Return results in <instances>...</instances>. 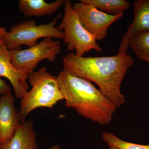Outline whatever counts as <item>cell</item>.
<instances>
[{
  "label": "cell",
  "instance_id": "ac0fdd59",
  "mask_svg": "<svg viewBox=\"0 0 149 149\" xmlns=\"http://www.w3.org/2000/svg\"><path fill=\"white\" fill-rule=\"evenodd\" d=\"M47 149H61V148L58 145H55V146L52 147V148H49Z\"/></svg>",
  "mask_w": 149,
  "mask_h": 149
},
{
  "label": "cell",
  "instance_id": "30bf717a",
  "mask_svg": "<svg viewBox=\"0 0 149 149\" xmlns=\"http://www.w3.org/2000/svg\"><path fill=\"white\" fill-rule=\"evenodd\" d=\"M134 19L123 37L118 54H127L128 43L133 35L149 30V0H136L133 4Z\"/></svg>",
  "mask_w": 149,
  "mask_h": 149
},
{
  "label": "cell",
  "instance_id": "7a4b0ae2",
  "mask_svg": "<svg viewBox=\"0 0 149 149\" xmlns=\"http://www.w3.org/2000/svg\"><path fill=\"white\" fill-rule=\"evenodd\" d=\"M57 78L65 106L101 125L111 122L117 107L91 81L70 74L64 68Z\"/></svg>",
  "mask_w": 149,
  "mask_h": 149
},
{
  "label": "cell",
  "instance_id": "4fadbf2b",
  "mask_svg": "<svg viewBox=\"0 0 149 149\" xmlns=\"http://www.w3.org/2000/svg\"><path fill=\"white\" fill-rule=\"evenodd\" d=\"M80 1L91 4L99 10L111 15L123 13L130 6V3L125 0H80Z\"/></svg>",
  "mask_w": 149,
  "mask_h": 149
},
{
  "label": "cell",
  "instance_id": "ffe728a7",
  "mask_svg": "<svg viewBox=\"0 0 149 149\" xmlns=\"http://www.w3.org/2000/svg\"></svg>",
  "mask_w": 149,
  "mask_h": 149
},
{
  "label": "cell",
  "instance_id": "277c9868",
  "mask_svg": "<svg viewBox=\"0 0 149 149\" xmlns=\"http://www.w3.org/2000/svg\"><path fill=\"white\" fill-rule=\"evenodd\" d=\"M61 16V13H58L48 24L38 25L35 20L28 19L15 24L8 32L4 43L8 49L13 50L20 49L22 45L29 47L35 46L40 38L51 37L64 40V32L58 26L56 27L58 20Z\"/></svg>",
  "mask_w": 149,
  "mask_h": 149
},
{
  "label": "cell",
  "instance_id": "e0dca14e",
  "mask_svg": "<svg viewBox=\"0 0 149 149\" xmlns=\"http://www.w3.org/2000/svg\"><path fill=\"white\" fill-rule=\"evenodd\" d=\"M8 31L5 28L0 26V43H4V40L7 34Z\"/></svg>",
  "mask_w": 149,
  "mask_h": 149
},
{
  "label": "cell",
  "instance_id": "52a82bcc",
  "mask_svg": "<svg viewBox=\"0 0 149 149\" xmlns=\"http://www.w3.org/2000/svg\"><path fill=\"white\" fill-rule=\"evenodd\" d=\"M72 7L85 29L95 36L97 40L104 39L109 26L122 18L123 15H111L99 10L91 4L80 2L75 3Z\"/></svg>",
  "mask_w": 149,
  "mask_h": 149
},
{
  "label": "cell",
  "instance_id": "5b68a950",
  "mask_svg": "<svg viewBox=\"0 0 149 149\" xmlns=\"http://www.w3.org/2000/svg\"><path fill=\"white\" fill-rule=\"evenodd\" d=\"M72 6L70 1H65L64 16L58 26L64 32L63 40L67 49L75 50V55L78 56H83L85 53L92 49L101 52V47L97 43L95 37L85 29Z\"/></svg>",
  "mask_w": 149,
  "mask_h": 149
},
{
  "label": "cell",
  "instance_id": "9c48e42d",
  "mask_svg": "<svg viewBox=\"0 0 149 149\" xmlns=\"http://www.w3.org/2000/svg\"><path fill=\"white\" fill-rule=\"evenodd\" d=\"M29 73L27 69H17L13 66L10 50L4 43H0V77L10 82L17 99L21 100L28 92L29 85L26 80Z\"/></svg>",
  "mask_w": 149,
  "mask_h": 149
},
{
  "label": "cell",
  "instance_id": "ba28073f",
  "mask_svg": "<svg viewBox=\"0 0 149 149\" xmlns=\"http://www.w3.org/2000/svg\"><path fill=\"white\" fill-rule=\"evenodd\" d=\"M15 98L11 93L0 96V149L9 143L20 124L18 111L14 106Z\"/></svg>",
  "mask_w": 149,
  "mask_h": 149
},
{
  "label": "cell",
  "instance_id": "8fae6325",
  "mask_svg": "<svg viewBox=\"0 0 149 149\" xmlns=\"http://www.w3.org/2000/svg\"><path fill=\"white\" fill-rule=\"evenodd\" d=\"M4 149H37L36 132L32 119L20 124Z\"/></svg>",
  "mask_w": 149,
  "mask_h": 149
},
{
  "label": "cell",
  "instance_id": "8992f818",
  "mask_svg": "<svg viewBox=\"0 0 149 149\" xmlns=\"http://www.w3.org/2000/svg\"><path fill=\"white\" fill-rule=\"evenodd\" d=\"M61 43L51 37L44 38L40 43L25 49L10 50L12 64L17 69L34 71L38 63L43 60L52 62L61 52Z\"/></svg>",
  "mask_w": 149,
  "mask_h": 149
},
{
  "label": "cell",
  "instance_id": "9a60e30c",
  "mask_svg": "<svg viewBox=\"0 0 149 149\" xmlns=\"http://www.w3.org/2000/svg\"><path fill=\"white\" fill-rule=\"evenodd\" d=\"M102 139L109 147L115 146L119 149H149V145H140L126 142L108 132L102 133Z\"/></svg>",
  "mask_w": 149,
  "mask_h": 149
},
{
  "label": "cell",
  "instance_id": "d6986e66",
  "mask_svg": "<svg viewBox=\"0 0 149 149\" xmlns=\"http://www.w3.org/2000/svg\"><path fill=\"white\" fill-rule=\"evenodd\" d=\"M109 149H119L117 147L115 146H111L109 148Z\"/></svg>",
  "mask_w": 149,
  "mask_h": 149
},
{
  "label": "cell",
  "instance_id": "5bb4252c",
  "mask_svg": "<svg viewBox=\"0 0 149 149\" xmlns=\"http://www.w3.org/2000/svg\"><path fill=\"white\" fill-rule=\"evenodd\" d=\"M128 47L139 59L149 63V30L133 35L128 42Z\"/></svg>",
  "mask_w": 149,
  "mask_h": 149
},
{
  "label": "cell",
  "instance_id": "2e32d148",
  "mask_svg": "<svg viewBox=\"0 0 149 149\" xmlns=\"http://www.w3.org/2000/svg\"><path fill=\"white\" fill-rule=\"evenodd\" d=\"M11 90L9 85L0 77V96L11 93Z\"/></svg>",
  "mask_w": 149,
  "mask_h": 149
},
{
  "label": "cell",
  "instance_id": "6da1fadb",
  "mask_svg": "<svg viewBox=\"0 0 149 149\" xmlns=\"http://www.w3.org/2000/svg\"><path fill=\"white\" fill-rule=\"evenodd\" d=\"M134 61L128 54L108 57L78 56L74 53L63 59L64 69L70 74L95 83L102 93L116 107L125 102L120 85L125 73Z\"/></svg>",
  "mask_w": 149,
  "mask_h": 149
},
{
  "label": "cell",
  "instance_id": "7c38bea8",
  "mask_svg": "<svg viewBox=\"0 0 149 149\" xmlns=\"http://www.w3.org/2000/svg\"><path fill=\"white\" fill-rule=\"evenodd\" d=\"M65 2L64 0H57L48 3L44 0H20L19 7L25 17H40L55 13L64 5Z\"/></svg>",
  "mask_w": 149,
  "mask_h": 149
},
{
  "label": "cell",
  "instance_id": "3957f363",
  "mask_svg": "<svg viewBox=\"0 0 149 149\" xmlns=\"http://www.w3.org/2000/svg\"><path fill=\"white\" fill-rule=\"evenodd\" d=\"M28 80L32 88L21 99L18 114L21 123L26 120L29 113L36 109H52L64 97L57 77L48 72L45 67L29 73Z\"/></svg>",
  "mask_w": 149,
  "mask_h": 149
}]
</instances>
